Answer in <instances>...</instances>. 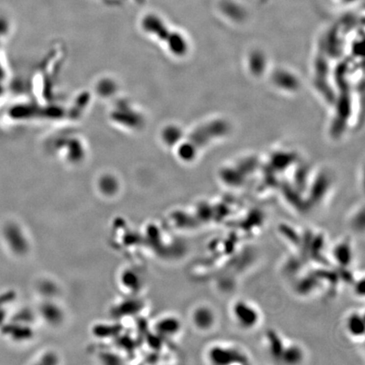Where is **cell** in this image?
<instances>
[{"instance_id": "1", "label": "cell", "mask_w": 365, "mask_h": 365, "mask_svg": "<svg viewBox=\"0 0 365 365\" xmlns=\"http://www.w3.org/2000/svg\"><path fill=\"white\" fill-rule=\"evenodd\" d=\"M205 356L211 365H247L250 362V357L245 350L227 342L211 344L206 349Z\"/></svg>"}, {"instance_id": "2", "label": "cell", "mask_w": 365, "mask_h": 365, "mask_svg": "<svg viewBox=\"0 0 365 365\" xmlns=\"http://www.w3.org/2000/svg\"><path fill=\"white\" fill-rule=\"evenodd\" d=\"M230 316L233 322L244 331L257 328L262 319L261 310L257 305L243 298L236 299L231 304Z\"/></svg>"}, {"instance_id": "3", "label": "cell", "mask_w": 365, "mask_h": 365, "mask_svg": "<svg viewBox=\"0 0 365 365\" xmlns=\"http://www.w3.org/2000/svg\"><path fill=\"white\" fill-rule=\"evenodd\" d=\"M194 326L202 332H211L218 323V316L215 310L209 304H199L195 308L191 315Z\"/></svg>"}, {"instance_id": "4", "label": "cell", "mask_w": 365, "mask_h": 365, "mask_svg": "<svg viewBox=\"0 0 365 365\" xmlns=\"http://www.w3.org/2000/svg\"><path fill=\"white\" fill-rule=\"evenodd\" d=\"M345 332L353 340H360L365 337V319L363 311L353 310L345 318Z\"/></svg>"}, {"instance_id": "5", "label": "cell", "mask_w": 365, "mask_h": 365, "mask_svg": "<svg viewBox=\"0 0 365 365\" xmlns=\"http://www.w3.org/2000/svg\"><path fill=\"white\" fill-rule=\"evenodd\" d=\"M304 349L298 346V344L291 343L287 347L286 344L284 349L282 351L280 359L286 364H299L304 361Z\"/></svg>"}, {"instance_id": "6", "label": "cell", "mask_w": 365, "mask_h": 365, "mask_svg": "<svg viewBox=\"0 0 365 365\" xmlns=\"http://www.w3.org/2000/svg\"><path fill=\"white\" fill-rule=\"evenodd\" d=\"M181 329V323L175 317H168L162 319L159 323V331L164 335H169L170 337L178 334Z\"/></svg>"}, {"instance_id": "7", "label": "cell", "mask_w": 365, "mask_h": 365, "mask_svg": "<svg viewBox=\"0 0 365 365\" xmlns=\"http://www.w3.org/2000/svg\"><path fill=\"white\" fill-rule=\"evenodd\" d=\"M334 251V256L338 262H340L341 265H347V263H349L352 256V251L348 243H339V244L336 246Z\"/></svg>"}, {"instance_id": "8", "label": "cell", "mask_w": 365, "mask_h": 365, "mask_svg": "<svg viewBox=\"0 0 365 365\" xmlns=\"http://www.w3.org/2000/svg\"><path fill=\"white\" fill-rule=\"evenodd\" d=\"M364 289H365V282H364V277H362L361 280H360V282H357L356 284H355V292L359 296V295L360 296H364V293H365Z\"/></svg>"}]
</instances>
